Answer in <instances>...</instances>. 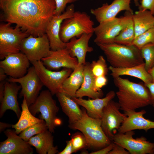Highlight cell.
Returning a JSON list of instances; mask_svg holds the SVG:
<instances>
[{
    "label": "cell",
    "instance_id": "1",
    "mask_svg": "<svg viewBox=\"0 0 154 154\" xmlns=\"http://www.w3.org/2000/svg\"><path fill=\"white\" fill-rule=\"evenodd\" d=\"M3 20L35 37L45 33L54 15L55 0H0Z\"/></svg>",
    "mask_w": 154,
    "mask_h": 154
},
{
    "label": "cell",
    "instance_id": "2",
    "mask_svg": "<svg viewBox=\"0 0 154 154\" xmlns=\"http://www.w3.org/2000/svg\"><path fill=\"white\" fill-rule=\"evenodd\" d=\"M113 78L118 88L116 94L121 110L124 112L135 110L151 105L150 93L144 84L135 83L120 76Z\"/></svg>",
    "mask_w": 154,
    "mask_h": 154
},
{
    "label": "cell",
    "instance_id": "3",
    "mask_svg": "<svg viewBox=\"0 0 154 154\" xmlns=\"http://www.w3.org/2000/svg\"><path fill=\"white\" fill-rule=\"evenodd\" d=\"M105 54L111 66L125 68L144 63L140 50L135 46L124 45L115 43L96 44Z\"/></svg>",
    "mask_w": 154,
    "mask_h": 154
},
{
    "label": "cell",
    "instance_id": "4",
    "mask_svg": "<svg viewBox=\"0 0 154 154\" xmlns=\"http://www.w3.org/2000/svg\"><path fill=\"white\" fill-rule=\"evenodd\" d=\"M81 117L75 122L69 124V127L79 130L84 135L87 147L98 150L109 145L111 140L105 134L101 126V119L89 116L85 108L82 110Z\"/></svg>",
    "mask_w": 154,
    "mask_h": 154
},
{
    "label": "cell",
    "instance_id": "5",
    "mask_svg": "<svg viewBox=\"0 0 154 154\" xmlns=\"http://www.w3.org/2000/svg\"><path fill=\"white\" fill-rule=\"evenodd\" d=\"M94 23L86 12L76 11L71 17L65 19L62 23L60 37L67 43L74 37L79 38L84 34L93 33Z\"/></svg>",
    "mask_w": 154,
    "mask_h": 154
},
{
    "label": "cell",
    "instance_id": "6",
    "mask_svg": "<svg viewBox=\"0 0 154 154\" xmlns=\"http://www.w3.org/2000/svg\"><path fill=\"white\" fill-rule=\"evenodd\" d=\"M29 109L34 116L41 113L39 118L45 121L48 130L52 133L54 132L56 127L60 124V120L57 117L59 108L49 90L42 91L34 103L29 106Z\"/></svg>",
    "mask_w": 154,
    "mask_h": 154
},
{
    "label": "cell",
    "instance_id": "7",
    "mask_svg": "<svg viewBox=\"0 0 154 154\" xmlns=\"http://www.w3.org/2000/svg\"><path fill=\"white\" fill-rule=\"evenodd\" d=\"M11 24H0V59L3 60L7 55L20 52V46L23 40L29 35L16 26L12 28Z\"/></svg>",
    "mask_w": 154,
    "mask_h": 154
},
{
    "label": "cell",
    "instance_id": "8",
    "mask_svg": "<svg viewBox=\"0 0 154 154\" xmlns=\"http://www.w3.org/2000/svg\"><path fill=\"white\" fill-rule=\"evenodd\" d=\"M44 86L47 87L52 95L61 92L62 84L68 77L73 70L64 68L59 71L49 70L41 60L31 62Z\"/></svg>",
    "mask_w": 154,
    "mask_h": 154
},
{
    "label": "cell",
    "instance_id": "9",
    "mask_svg": "<svg viewBox=\"0 0 154 154\" xmlns=\"http://www.w3.org/2000/svg\"><path fill=\"white\" fill-rule=\"evenodd\" d=\"M131 14L129 11H126L123 16L115 17L99 23L98 26L94 27V33L96 36L94 42L96 44L114 43L115 38L119 34Z\"/></svg>",
    "mask_w": 154,
    "mask_h": 154
},
{
    "label": "cell",
    "instance_id": "10",
    "mask_svg": "<svg viewBox=\"0 0 154 154\" xmlns=\"http://www.w3.org/2000/svg\"><path fill=\"white\" fill-rule=\"evenodd\" d=\"M20 50L31 62L41 60L48 56L51 50L46 33L37 37L29 35L22 41Z\"/></svg>",
    "mask_w": 154,
    "mask_h": 154
},
{
    "label": "cell",
    "instance_id": "11",
    "mask_svg": "<svg viewBox=\"0 0 154 154\" xmlns=\"http://www.w3.org/2000/svg\"><path fill=\"white\" fill-rule=\"evenodd\" d=\"M7 81L20 84L21 90L19 96L25 98L29 107L34 103L44 86L33 66L29 68L23 77L17 78L10 77Z\"/></svg>",
    "mask_w": 154,
    "mask_h": 154
},
{
    "label": "cell",
    "instance_id": "12",
    "mask_svg": "<svg viewBox=\"0 0 154 154\" xmlns=\"http://www.w3.org/2000/svg\"><path fill=\"white\" fill-rule=\"evenodd\" d=\"M134 134L133 130L124 133L118 132L114 135L112 141L123 147L130 154H153L154 143L147 141L143 136L134 138Z\"/></svg>",
    "mask_w": 154,
    "mask_h": 154
},
{
    "label": "cell",
    "instance_id": "13",
    "mask_svg": "<svg viewBox=\"0 0 154 154\" xmlns=\"http://www.w3.org/2000/svg\"><path fill=\"white\" fill-rule=\"evenodd\" d=\"M118 102L110 100L104 108L101 119V126L104 133L112 141L113 137L127 117L120 111Z\"/></svg>",
    "mask_w": 154,
    "mask_h": 154
},
{
    "label": "cell",
    "instance_id": "14",
    "mask_svg": "<svg viewBox=\"0 0 154 154\" xmlns=\"http://www.w3.org/2000/svg\"><path fill=\"white\" fill-rule=\"evenodd\" d=\"M75 12L74 6L71 4L66 11L59 15H54L48 22L45 33L48 38L52 50L66 48V43L62 42L60 37V32L62 23L65 19L72 17Z\"/></svg>",
    "mask_w": 154,
    "mask_h": 154
},
{
    "label": "cell",
    "instance_id": "15",
    "mask_svg": "<svg viewBox=\"0 0 154 154\" xmlns=\"http://www.w3.org/2000/svg\"><path fill=\"white\" fill-rule=\"evenodd\" d=\"M30 61L21 52L6 56L0 62V68L7 76L13 78H19L25 76L29 68Z\"/></svg>",
    "mask_w": 154,
    "mask_h": 154
},
{
    "label": "cell",
    "instance_id": "16",
    "mask_svg": "<svg viewBox=\"0 0 154 154\" xmlns=\"http://www.w3.org/2000/svg\"><path fill=\"white\" fill-rule=\"evenodd\" d=\"M4 133L7 138L0 142V154H32L33 153L31 146L28 142L18 135L15 130L8 129Z\"/></svg>",
    "mask_w": 154,
    "mask_h": 154
},
{
    "label": "cell",
    "instance_id": "17",
    "mask_svg": "<svg viewBox=\"0 0 154 154\" xmlns=\"http://www.w3.org/2000/svg\"><path fill=\"white\" fill-rule=\"evenodd\" d=\"M41 61L47 68L54 71L61 68L73 70L78 64L77 58L72 56L66 48L51 50L50 54Z\"/></svg>",
    "mask_w": 154,
    "mask_h": 154
},
{
    "label": "cell",
    "instance_id": "18",
    "mask_svg": "<svg viewBox=\"0 0 154 154\" xmlns=\"http://www.w3.org/2000/svg\"><path fill=\"white\" fill-rule=\"evenodd\" d=\"M131 0H114L110 4L104 3L100 7L91 9L90 12L99 23L115 18L122 11H129L133 15L130 5Z\"/></svg>",
    "mask_w": 154,
    "mask_h": 154
},
{
    "label": "cell",
    "instance_id": "19",
    "mask_svg": "<svg viewBox=\"0 0 154 154\" xmlns=\"http://www.w3.org/2000/svg\"><path fill=\"white\" fill-rule=\"evenodd\" d=\"M124 112L127 117L118 130L119 133H124L136 129L143 130L147 132L151 129H154V121L143 116L146 113L145 110L138 112L129 110Z\"/></svg>",
    "mask_w": 154,
    "mask_h": 154
},
{
    "label": "cell",
    "instance_id": "20",
    "mask_svg": "<svg viewBox=\"0 0 154 154\" xmlns=\"http://www.w3.org/2000/svg\"><path fill=\"white\" fill-rule=\"evenodd\" d=\"M116 95L115 92L111 90L103 98L86 100L82 98L73 97L72 98L79 105L85 108L88 115L95 119H101L104 108Z\"/></svg>",
    "mask_w": 154,
    "mask_h": 154
},
{
    "label": "cell",
    "instance_id": "21",
    "mask_svg": "<svg viewBox=\"0 0 154 154\" xmlns=\"http://www.w3.org/2000/svg\"><path fill=\"white\" fill-rule=\"evenodd\" d=\"M93 34H83L79 38L74 37L72 38L66 43V48L72 56L77 58L78 64L84 65L86 62V54L93 50V48L88 44Z\"/></svg>",
    "mask_w": 154,
    "mask_h": 154
},
{
    "label": "cell",
    "instance_id": "22",
    "mask_svg": "<svg viewBox=\"0 0 154 154\" xmlns=\"http://www.w3.org/2000/svg\"><path fill=\"white\" fill-rule=\"evenodd\" d=\"M21 86L16 83L5 81L4 95L1 102L0 117L1 118L7 110L13 111L19 118L21 111L19 107L17 99L19 91Z\"/></svg>",
    "mask_w": 154,
    "mask_h": 154
},
{
    "label": "cell",
    "instance_id": "23",
    "mask_svg": "<svg viewBox=\"0 0 154 154\" xmlns=\"http://www.w3.org/2000/svg\"><path fill=\"white\" fill-rule=\"evenodd\" d=\"M49 130L31 137L28 141L36 149L39 154H55L58 153L57 146L54 145V137Z\"/></svg>",
    "mask_w": 154,
    "mask_h": 154
},
{
    "label": "cell",
    "instance_id": "24",
    "mask_svg": "<svg viewBox=\"0 0 154 154\" xmlns=\"http://www.w3.org/2000/svg\"><path fill=\"white\" fill-rule=\"evenodd\" d=\"M90 64L86 62L83 69L84 80L80 88L76 93V97L82 98L87 96L92 99L102 98L103 96V91L96 92L94 89L95 77L92 74Z\"/></svg>",
    "mask_w": 154,
    "mask_h": 154
},
{
    "label": "cell",
    "instance_id": "25",
    "mask_svg": "<svg viewBox=\"0 0 154 154\" xmlns=\"http://www.w3.org/2000/svg\"><path fill=\"white\" fill-rule=\"evenodd\" d=\"M84 65L78 64L64 81L60 92L64 93L71 98L76 97V92L83 81Z\"/></svg>",
    "mask_w": 154,
    "mask_h": 154
},
{
    "label": "cell",
    "instance_id": "26",
    "mask_svg": "<svg viewBox=\"0 0 154 154\" xmlns=\"http://www.w3.org/2000/svg\"><path fill=\"white\" fill-rule=\"evenodd\" d=\"M112 77L128 75L141 80L145 84L152 82V77L146 70L145 62L140 65L125 68H116L110 66L109 68Z\"/></svg>",
    "mask_w": 154,
    "mask_h": 154
},
{
    "label": "cell",
    "instance_id": "27",
    "mask_svg": "<svg viewBox=\"0 0 154 154\" xmlns=\"http://www.w3.org/2000/svg\"><path fill=\"white\" fill-rule=\"evenodd\" d=\"M56 95L63 112L68 118L69 124L75 122L81 117L82 110L71 98L62 92H59Z\"/></svg>",
    "mask_w": 154,
    "mask_h": 154
},
{
    "label": "cell",
    "instance_id": "28",
    "mask_svg": "<svg viewBox=\"0 0 154 154\" xmlns=\"http://www.w3.org/2000/svg\"><path fill=\"white\" fill-rule=\"evenodd\" d=\"M132 18L134 25L135 38L154 27V15L149 10H139L132 15Z\"/></svg>",
    "mask_w": 154,
    "mask_h": 154
},
{
    "label": "cell",
    "instance_id": "29",
    "mask_svg": "<svg viewBox=\"0 0 154 154\" xmlns=\"http://www.w3.org/2000/svg\"><path fill=\"white\" fill-rule=\"evenodd\" d=\"M21 106L22 110L19 120L15 124L12 125L11 127L15 129L17 135L30 126L43 120L35 117L31 114L25 98Z\"/></svg>",
    "mask_w": 154,
    "mask_h": 154
},
{
    "label": "cell",
    "instance_id": "30",
    "mask_svg": "<svg viewBox=\"0 0 154 154\" xmlns=\"http://www.w3.org/2000/svg\"><path fill=\"white\" fill-rule=\"evenodd\" d=\"M132 15H130L122 30L115 38L114 43L126 46L133 45L135 32Z\"/></svg>",
    "mask_w": 154,
    "mask_h": 154
},
{
    "label": "cell",
    "instance_id": "31",
    "mask_svg": "<svg viewBox=\"0 0 154 154\" xmlns=\"http://www.w3.org/2000/svg\"><path fill=\"white\" fill-rule=\"evenodd\" d=\"M48 129L45 121L43 120L27 128L21 132L19 136L24 140L28 142L35 135L42 133Z\"/></svg>",
    "mask_w": 154,
    "mask_h": 154
},
{
    "label": "cell",
    "instance_id": "32",
    "mask_svg": "<svg viewBox=\"0 0 154 154\" xmlns=\"http://www.w3.org/2000/svg\"><path fill=\"white\" fill-rule=\"evenodd\" d=\"M141 56L145 60V66L148 71L154 66V43L147 44L140 49Z\"/></svg>",
    "mask_w": 154,
    "mask_h": 154
},
{
    "label": "cell",
    "instance_id": "33",
    "mask_svg": "<svg viewBox=\"0 0 154 154\" xmlns=\"http://www.w3.org/2000/svg\"><path fill=\"white\" fill-rule=\"evenodd\" d=\"M90 66L92 72L95 77L106 76L108 74L109 68L102 56H100L97 60L92 61Z\"/></svg>",
    "mask_w": 154,
    "mask_h": 154
},
{
    "label": "cell",
    "instance_id": "34",
    "mask_svg": "<svg viewBox=\"0 0 154 154\" xmlns=\"http://www.w3.org/2000/svg\"><path fill=\"white\" fill-rule=\"evenodd\" d=\"M150 43H154V27L135 38L133 45L140 50L144 45Z\"/></svg>",
    "mask_w": 154,
    "mask_h": 154
},
{
    "label": "cell",
    "instance_id": "35",
    "mask_svg": "<svg viewBox=\"0 0 154 154\" xmlns=\"http://www.w3.org/2000/svg\"><path fill=\"white\" fill-rule=\"evenodd\" d=\"M71 140L73 153L87 147L86 138L82 133L77 132L74 133L71 136Z\"/></svg>",
    "mask_w": 154,
    "mask_h": 154
},
{
    "label": "cell",
    "instance_id": "36",
    "mask_svg": "<svg viewBox=\"0 0 154 154\" xmlns=\"http://www.w3.org/2000/svg\"><path fill=\"white\" fill-rule=\"evenodd\" d=\"M77 1L76 0H55L56 9L54 15H59L64 11L67 4Z\"/></svg>",
    "mask_w": 154,
    "mask_h": 154
},
{
    "label": "cell",
    "instance_id": "37",
    "mask_svg": "<svg viewBox=\"0 0 154 154\" xmlns=\"http://www.w3.org/2000/svg\"><path fill=\"white\" fill-rule=\"evenodd\" d=\"M139 11H149L154 15V0H141L139 5Z\"/></svg>",
    "mask_w": 154,
    "mask_h": 154
},
{
    "label": "cell",
    "instance_id": "38",
    "mask_svg": "<svg viewBox=\"0 0 154 154\" xmlns=\"http://www.w3.org/2000/svg\"><path fill=\"white\" fill-rule=\"evenodd\" d=\"M106 76L95 77L94 81V89L96 92L102 91L101 88L106 86L108 82Z\"/></svg>",
    "mask_w": 154,
    "mask_h": 154
},
{
    "label": "cell",
    "instance_id": "39",
    "mask_svg": "<svg viewBox=\"0 0 154 154\" xmlns=\"http://www.w3.org/2000/svg\"><path fill=\"white\" fill-rule=\"evenodd\" d=\"M113 147L112 149L108 154H129V152L127 151L122 146L113 142Z\"/></svg>",
    "mask_w": 154,
    "mask_h": 154
},
{
    "label": "cell",
    "instance_id": "40",
    "mask_svg": "<svg viewBox=\"0 0 154 154\" xmlns=\"http://www.w3.org/2000/svg\"><path fill=\"white\" fill-rule=\"evenodd\" d=\"M113 142L112 143L106 147L91 152L90 154H108L109 153L112 149L113 147Z\"/></svg>",
    "mask_w": 154,
    "mask_h": 154
},
{
    "label": "cell",
    "instance_id": "41",
    "mask_svg": "<svg viewBox=\"0 0 154 154\" xmlns=\"http://www.w3.org/2000/svg\"><path fill=\"white\" fill-rule=\"evenodd\" d=\"M66 146L64 149L58 154H71L73 153L72 141L70 139L66 141Z\"/></svg>",
    "mask_w": 154,
    "mask_h": 154
},
{
    "label": "cell",
    "instance_id": "42",
    "mask_svg": "<svg viewBox=\"0 0 154 154\" xmlns=\"http://www.w3.org/2000/svg\"><path fill=\"white\" fill-rule=\"evenodd\" d=\"M145 85L148 89L150 93L151 98V105L154 107V82H151L145 84Z\"/></svg>",
    "mask_w": 154,
    "mask_h": 154
},
{
    "label": "cell",
    "instance_id": "43",
    "mask_svg": "<svg viewBox=\"0 0 154 154\" xmlns=\"http://www.w3.org/2000/svg\"><path fill=\"white\" fill-rule=\"evenodd\" d=\"M5 81L0 82V102H1L4 95Z\"/></svg>",
    "mask_w": 154,
    "mask_h": 154
},
{
    "label": "cell",
    "instance_id": "44",
    "mask_svg": "<svg viewBox=\"0 0 154 154\" xmlns=\"http://www.w3.org/2000/svg\"><path fill=\"white\" fill-rule=\"evenodd\" d=\"M12 125L4 122H0V132L1 133L7 128L12 127Z\"/></svg>",
    "mask_w": 154,
    "mask_h": 154
},
{
    "label": "cell",
    "instance_id": "45",
    "mask_svg": "<svg viewBox=\"0 0 154 154\" xmlns=\"http://www.w3.org/2000/svg\"><path fill=\"white\" fill-rule=\"evenodd\" d=\"M7 76L4 70L0 68V82L4 81Z\"/></svg>",
    "mask_w": 154,
    "mask_h": 154
},
{
    "label": "cell",
    "instance_id": "46",
    "mask_svg": "<svg viewBox=\"0 0 154 154\" xmlns=\"http://www.w3.org/2000/svg\"><path fill=\"white\" fill-rule=\"evenodd\" d=\"M151 76L152 79V82H154V66L148 72Z\"/></svg>",
    "mask_w": 154,
    "mask_h": 154
},
{
    "label": "cell",
    "instance_id": "47",
    "mask_svg": "<svg viewBox=\"0 0 154 154\" xmlns=\"http://www.w3.org/2000/svg\"><path fill=\"white\" fill-rule=\"evenodd\" d=\"M77 0V1H78V0Z\"/></svg>",
    "mask_w": 154,
    "mask_h": 154
},
{
    "label": "cell",
    "instance_id": "48",
    "mask_svg": "<svg viewBox=\"0 0 154 154\" xmlns=\"http://www.w3.org/2000/svg\"></svg>",
    "mask_w": 154,
    "mask_h": 154
}]
</instances>
